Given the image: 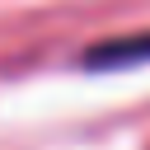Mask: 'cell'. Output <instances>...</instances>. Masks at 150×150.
Masks as SVG:
<instances>
[{"mask_svg":"<svg viewBox=\"0 0 150 150\" xmlns=\"http://www.w3.org/2000/svg\"><path fill=\"white\" fill-rule=\"evenodd\" d=\"M150 56V33L127 38V42H103L89 52V66H127V61H145Z\"/></svg>","mask_w":150,"mask_h":150,"instance_id":"1","label":"cell"}]
</instances>
